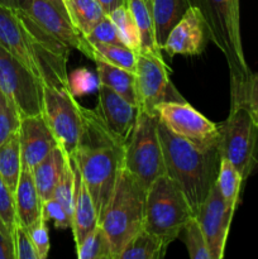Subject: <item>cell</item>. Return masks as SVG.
Instances as JSON below:
<instances>
[{"instance_id":"cell-28","label":"cell","mask_w":258,"mask_h":259,"mask_svg":"<svg viewBox=\"0 0 258 259\" xmlns=\"http://www.w3.org/2000/svg\"><path fill=\"white\" fill-rule=\"evenodd\" d=\"M108 15L115 24L124 45L128 46L129 48L136 51L139 55V52H141V35H139L136 19L129 10L128 5L116 8Z\"/></svg>"},{"instance_id":"cell-29","label":"cell","mask_w":258,"mask_h":259,"mask_svg":"<svg viewBox=\"0 0 258 259\" xmlns=\"http://www.w3.org/2000/svg\"><path fill=\"white\" fill-rule=\"evenodd\" d=\"M76 249L78 259H115L110 239L100 225Z\"/></svg>"},{"instance_id":"cell-1","label":"cell","mask_w":258,"mask_h":259,"mask_svg":"<svg viewBox=\"0 0 258 259\" xmlns=\"http://www.w3.org/2000/svg\"><path fill=\"white\" fill-rule=\"evenodd\" d=\"M0 46L45 86L70 88V48L50 37L22 9L0 5Z\"/></svg>"},{"instance_id":"cell-11","label":"cell","mask_w":258,"mask_h":259,"mask_svg":"<svg viewBox=\"0 0 258 259\" xmlns=\"http://www.w3.org/2000/svg\"><path fill=\"white\" fill-rule=\"evenodd\" d=\"M43 89L45 85L0 46V91L22 118L43 114Z\"/></svg>"},{"instance_id":"cell-16","label":"cell","mask_w":258,"mask_h":259,"mask_svg":"<svg viewBox=\"0 0 258 259\" xmlns=\"http://www.w3.org/2000/svg\"><path fill=\"white\" fill-rule=\"evenodd\" d=\"M18 134L22 167L33 168L56 147L60 146L43 114L22 118Z\"/></svg>"},{"instance_id":"cell-30","label":"cell","mask_w":258,"mask_h":259,"mask_svg":"<svg viewBox=\"0 0 258 259\" xmlns=\"http://www.w3.org/2000/svg\"><path fill=\"white\" fill-rule=\"evenodd\" d=\"M93 48L94 58H95V56H99L111 65L125 68L131 72H136L138 53L129 48L128 46L96 43V45H93Z\"/></svg>"},{"instance_id":"cell-8","label":"cell","mask_w":258,"mask_h":259,"mask_svg":"<svg viewBox=\"0 0 258 259\" xmlns=\"http://www.w3.org/2000/svg\"><path fill=\"white\" fill-rule=\"evenodd\" d=\"M218 149L222 158L233 163L243 181L252 174L255 164V144L258 128L249 109L242 103L230 104L227 120L218 124Z\"/></svg>"},{"instance_id":"cell-36","label":"cell","mask_w":258,"mask_h":259,"mask_svg":"<svg viewBox=\"0 0 258 259\" xmlns=\"http://www.w3.org/2000/svg\"><path fill=\"white\" fill-rule=\"evenodd\" d=\"M13 244H14L15 259H39L34 244L28 234V230L19 223L13 232Z\"/></svg>"},{"instance_id":"cell-5","label":"cell","mask_w":258,"mask_h":259,"mask_svg":"<svg viewBox=\"0 0 258 259\" xmlns=\"http://www.w3.org/2000/svg\"><path fill=\"white\" fill-rule=\"evenodd\" d=\"M147 189L128 171L121 169L111 199L99 225L110 239L114 258L144 228Z\"/></svg>"},{"instance_id":"cell-13","label":"cell","mask_w":258,"mask_h":259,"mask_svg":"<svg viewBox=\"0 0 258 259\" xmlns=\"http://www.w3.org/2000/svg\"><path fill=\"white\" fill-rule=\"evenodd\" d=\"M136 90L138 108L156 114V108L163 103H185L168 77L164 61L139 53L136 66Z\"/></svg>"},{"instance_id":"cell-3","label":"cell","mask_w":258,"mask_h":259,"mask_svg":"<svg viewBox=\"0 0 258 259\" xmlns=\"http://www.w3.org/2000/svg\"><path fill=\"white\" fill-rule=\"evenodd\" d=\"M158 133L163 149L167 176L186 195L195 217L219 175L222 156L218 147L200 149L169 132L159 121Z\"/></svg>"},{"instance_id":"cell-24","label":"cell","mask_w":258,"mask_h":259,"mask_svg":"<svg viewBox=\"0 0 258 259\" xmlns=\"http://www.w3.org/2000/svg\"><path fill=\"white\" fill-rule=\"evenodd\" d=\"M168 244L147 229H142L124 247L118 259H161L166 254Z\"/></svg>"},{"instance_id":"cell-9","label":"cell","mask_w":258,"mask_h":259,"mask_svg":"<svg viewBox=\"0 0 258 259\" xmlns=\"http://www.w3.org/2000/svg\"><path fill=\"white\" fill-rule=\"evenodd\" d=\"M43 115L62 151L72 158L82 131V106L70 88L45 86Z\"/></svg>"},{"instance_id":"cell-18","label":"cell","mask_w":258,"mask_h":259,"mask_svg":"<svg viewBox=\"0 0 258 259\" xmlns=\"http://www.w3.org/2000/svg\"><path fill=\"white\" fill-rule=\"evenodd\" d=\"M71 162H72L73 171H75V196H73L71 229H72L76 247H78L98 228L99 219L95 204H94L91 194L89 192L88 186H86L75 162L72 159Z\"/></svg>"},{"instance_id":"cell-7","label":"cell","mask_w":258,"mask_h":259,"mask_svg":"<svg viewBox=\"0 0 258 259\" xmlns=\"http://www.w3.org/2000/svg\"><path fill=\"white\" fill-rule=\"evenodd\" d=\"M158 124L157 114L139 109L133 132L125 143L124 168L147 190L158 177L167 175Z\"/></svg>"},{"instance_id":"cell-41","label":"cell","mask_w":258,"mask_h":259,"mask_svg":"<svg viewBox=\"0 0 258 259\" xmlns=\"http://www.w3.org/2000/svg\"><path fill=\"white\" fill-rule=\"evenodd\" d=\"M126 2H128V0H99V3H100L101 7L104 8L106 14L111 13L114 9H116V8L126 5Z\"/></svg>"},{"instance_id":"cell-34","label":"cell","mask_w":258,"mask_h":259,"mask_svg":"<svg viewBox=\"0 0 258 259\" xmlns=\"http://www.w3.org/2000/svg\"><path fill=\"white\" fill-rule=\"evenodd\" d=\"M91 46L96 43L104 45H124L118 29L109 15H105L86 37Z\"/></svg>"},{"instance_id":"cell-17","label":"cell","mask_w":258,"mask_h":259,"mask_svg":"<svg viewBox=\"0 0 258 259\" xmlns=\"http://www.w3.org/2000/svg\"><path fill=\"white\" fill-rule=\"evenodd\" d=\"M96 111L109 129L126 143L133 132L139 108L129 103L111 89L100 85L99 104Z\"/></svg>"},{"instance_id":"cell-27","label":"cell","mask_w":258,"mask_h":259,"mask_svg":"<svg viewBox=\"0 0 258 259\" xmlns=\"http://www.w3.org/2000/svg\"><path fill=\"white\" fill-rule=\"evenodd\" d=\"M243 182L244 181H243L242 176L235 169L232 162L228 161L227 158H222L217 185L225 204L234 210L237 209L238 201H239V194Z\"/></svg>"},{"instance_id":"cell-38","label":"cell","mask_w":258,"mask_h":259,"mask_svg":"<svg viewBox=\"0 0 258 259\" xmlns=\"http://www.w3.org/2000/svg\"><path fill=\"white\" fill-rule=\"evenodd\" d=\"M46 223L47 222L40 217L34 224L25 228L28 230V234H29L33 244H34L38 255H39V259L47 258L48 252H50V234H48Z\"/></svg>"},{"instance_id":"cell-2","label":"cell","mask_w":258,"mask_h":259,"mask_svg":"<svg viewBox=\"0 0 258 259\" xmlns=\"http://www.w3.org/2000/svg\"><path fill=\"white\" fill-rule=\"evenodd\" d=\"M124 154L125 143L106 126L98 111L82 108V131L71 159L91 194L99 222L124 167Z\"/></svg>"},{"instance_id":"cell-39","label":"cell","mask_w":258,"mask_h":259,"mask_svg":"<svg viewBox=\"0 0 258 259\" xmlns=\"http://www.w3.org/2000/svg\"><path fill=\"white\" fill-rule=\"evenodd\" d=\"M238 103H242L249 109L254 123L258 128V73H253L249 82L245 86L244 94ZM232 104V103H230Z\"/></svg>"},{"instance_id":"cell-23","label":"cell","mask_w":258,"mask_h":259,"mask_svg":"<svg viewBox=\"0 0 258 259\" xmlns=\"http://www.w3.org/2000/svg\"><path fill=\"white\" fill-rule=\"evenodd\" d=\"M191 7V0H152L156 39L161 50L172 28Z\"/></svg>"},{"instance_id":"cell-31","label":"cell","mask_w":258,"mask_h":259,"mask_svg":"<svg viewBox=\"0 0 258 259\" xmlns=\"http://www.w3.org/2000/svg\"><path fill=\"white\" fill-rule=\"evenodd\" d=\"M187 254L191 259H211L206 239L196 217H192L182 229Z\"/></svg>"},{"instance_id":"cell-4","label":"cell","mask_w":258,"mask_h":259,"mask_svg":"<svg viewBox=\"0 0 258 259\" xmlns=\"http://www.w3.org/2000/svg\"><path fill=\"white\" fill-rule=\"evenodd\" d=\"M204 17L210 40L227 60L230 76V100L238 103L253 72L245 61L240 34L239 0H191Z\"/></svg>"},{"instance_id":"cell-15","label":"cell","mask_w":258,"mask_h":259,"mask_svg":"<svg viewBox=\"0 0 258 259\" xmlns=\"http://www.w3.org/2000/svg\"><path fill=\"white\" fill-rule=\"evenodd\" d=\"M210 39L204 17L199 8L192 5L167 35L163 48L169 56H196L205 50Z\"/></svg>"},{"instance_id":"cell-22","label":"cell","mask_w":258,"mask_h":259,"mask_svg":"<svg viewBox=\"0 0 258 259\" xmlns=\"http://www.w3.org/2000/svg\"><path fill=\"white\" fill-rule=\"evenodd\" d=\"M94 62L96 65L100 85L111 89L116 94L123 96L129 103L138 106V98H137L136 90V75H134V72L111 65V63L103 60L99 56H95Z\"/></svg>"},{"instance_id":"cell-40","label":"cell","mask_w":258,"mask_h":259,"mask_svg":"<svg viewBox=\"0 0 258 259\" xmlns=\"http://www.w3.org/2000/svg\"><path fill=\"white\" fill-rule=\"evenodd\" d=\"M0 259H15L13 234L0 218Z\"/></svg>"},{"instance_id":"cell-20","label":"cell","mask_w":258,"mask_h":259,"mask_svg":"<svg viewBox=\"0 0 258 259\" xmlns=\"http://www.w3.org/2000/svg\"><path fill=\"white\" fill-rule=\"evenodd\" d=\"M126 5L136 19L139 35H141V52L139 53L152 56L159 61H164L162 57V50L156 39V25H154L152 0H128Z\"/></svg>"},{"instance_id":"cell-12","label":"cell","mask_w":258,"mask_h":259,"mask_svg":"<svg viewBox=\"0 0 258 259\" xmlns=\"http://www.w3.org/2000/svg\"><path fill=\"white\" fill-rule=\"evenodd\" d=\"M159 121L176 136L200 149L218 147L219 126L185 103H163L156 108Z\"/></svg>"},{"instance_id":"cell-25","label":"cell","mask_w":258,"mask_h":259,"mask_svg":"<svg viewBox=\"0 0 258 259\" xmlns=\"http://www.w3.org/2000/svg\"><path fill=\"white\" fill-rule=\"evenodd\" d=\"M22 172L19 134L14 133L0 146V176L14 194Z\"/></svg>"},{"instance_id":"cell-21","label":"cell","mask_w":258,"mask_h":259,"mask_svg":"<svg viewBox=\"0 0 258 259\" xmlns=\"http://www.w3.org/2000/svg\"><path fill=\"white\" fill-rule=\"evenodd\" d=\"M66 159L67 154L58 146L32 168L35 186L42 201L53 197L58 180L65 168Z\"/></svg>"},{"instance_id":"cell-33","label":"cell","mask_w":258,"mask_h":259,"mask_svg":"<svg viewBox=\"0 0 258 259\" xmlns=\"http://www.w3.org/2000/svg\"><path fill=\"white\" fill-rule=\"evenodd\" d=\"M20 116L17 106L0 91V146L19 131Z\"/></svg>"},{"instance_id":"cell-37","label":"cell","mask_w":258,"mask_h":259,"mask_svg":"<svg viewBox=\"0 0 258 259\" xmlns=\"http://www.w3.org/2000/svg\"><path fill=\"white\" fill-rule=\"evenodd\" d=\"M42 218L46 222L52 220L57 229L71 228V224H72V219L68 215V212L55 197L42 202Z\"/></svg>"},{"instance_id":"cell-19","label":"cell","mask_w":258,"mask_h":259,"mask_svg":"<svg viewBox=\"0 0 258 259\" xmlns=\"http://www.w3.org/2000/svg\"><path fill=\"white\" fill-rule=\"evenodd\" d=\"M17 219L24 228L34 224L42 217V199L35 186L32 168L22 167L17 190L14 192Z\"/></svg>"},{"instance_id":"cell-10","label":"cell","mask_w":258,"mask_h":259,"mask_svg":"<svg viewBox=\"0 0 258 259\" xmlns=\"http://www.w3.org/2000/svg\"><path fill=\"white\" fill-rule=\"evenodd\" d=\"M20 9L50 37L94 61L93 46L76 28L65 0H27Z\"/></svg>"},{"instance_id":"cell-42","label":"cell","mask_w":258,"mask_h":259,"mask_svg":"<svg viewBox=\"0 0 258 259\" xmlns=\"http://www.w3.org/2000/svg\"><path fill=\"white\" fill-rule=\"evenodd\" d=\"M27 0H0V5L9 9H20Z\"/></svg>"},{"instance_id":"cell-14","label":"cell","mask_w":258,"mask_h":259,"mask_svg":"<svg viewBox=\"0 0 258 259\" xmlns=\"http://www.w3.org/2000/svg\"><path fill=\"white\" fill-rule=\"evenodd\" d=\"M234 212V209L225 204L215 182L196 215L206 239L211 259H222L224 257L225 244Z\"/></svg>"},{"instance_id":"cell-26","label":"cell","mask_w":258,"mask_h":259,"mask_svg":"<svg viewBox=\"0 0 258 259\" xmlns=\"http://www.w3.org/2000/svg\"><path fill=\"white\" fill-rule=\"evenodd\" d=\"M72 22L83 37L94 29L96 24L108 15L99 0H65Z\"/></svg>"},{"instance_id":"cell-6","label":"cell","mask_w":258,"mask_h":259,"mask_svg":"<svg viewBox=\"0 0 258 259\" xmlns=\"http://www.w3.org/2000/svg\"><path fill=\"white\" fill-rule=\"evenodd\" d=\"M195 217L186 195L169 176L158 177L147 190L144 229L166 244L180 237L186 223Z\"/></svg>"},{"instance_id":"cell-32","label":"cell","mask_w":258,"mask_h":259,"mask_svg":"<svg viewBox=\"0 0 258 259\" xmlns=\"http://www.w3.org/2000/svg\"><path fill=\"white\" fill-rule=\"evenodd\" d=\"M73 196H75V171H73L71 158L67 156L65 168L58 180L57 186L53 192V197L65 207L71 219H72L73 211Z\"/></svg>"},{"instance_id":"cell-35","label":"cell","mask_w":258,"mask_h":259,"mask_svg":"<svg viewBox=\"0 0 258 259\" xmlns=\"http://www.w3.org/2000/svg\"><path fill=\"white\" fill-rule=\"evenodd\" d=\"M0 218H2L4 224L7 225L8 229L13 234V232H14L15 227L18 224L14 194L8 187V185L5 184L2 176H0Z\"/></svg>"}]
</instances>
